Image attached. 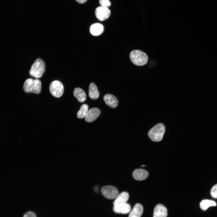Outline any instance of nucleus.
<instances>
[{
    "label": "nucleus",
    "instance_id": "obj_1",
    "mask_svg": "<svg viewBox=\"0 0 217 217\" xmlns=\"http://www.w3.org/2000/svg\"><path fill=\"white\" fill-rule=\"evenodd\" d=\"M165 130L164 125L162 123H158L149 131L148 136L152 141L159 142L162 140Z\"/></svg>",
    "mask_w": 217,
    "mask_h": 217
},
{
    "label": "nucleus",
    "instance_id": "obj_2",
    "mask_svg": "<svg viewBox=\"0 0 217 217\" xmlns=\"http://www.w3.org/2000/svg\"><path fill=\"white\" fill-rule=\"evenodd\" d=\"M41 83L40 80L31 78L26 80L23 85L24 91L27 93H39L41 91Z\"/></svg>",
    "mask_w": 217,
    "mask_h": 217
},
{
    "label": "nucleus",
    "instance_id": "obj_3",
    "mask_svg": "<svg viewBox=\"0 0 217 217\" xmlns=\"http://www.w3.org/2000/svg\"><path fill=\"white\" fill-rule=\"evenodd\" d=\"M130 59L132 62L136 65L141 66L146 64L148 57L144 52L139 50L132 51L130 55Z\"/></svg>",
    "mask_w": 217,
    "mask_h": 217
},
{
    "label": "nucleus",
    "instance_id": "obj_4",
    "mask_svg": "<svg viewBox=\"0 0 217 217\" xmlns=\"http://www.w3.org/2000/svg\"><path fill=\"white\" fill-rule=\"evenodd\" d=\"M45 70V65L43 61L40 58H37L31 66L29 71L30 74L36 78L41 77Z\"/></svg>",
    "mask_w": 217,
    "mask_h": 217
},
{
    "label": "nucleus",
    "instance_id": "obj_5",
    "mask_svg": "<svg viewBox=\"0 0 217 217\" xmlns=\"http://www.w3.org/2000/svg\"><path fill=\"white\" fill-rule=\"evenodd\" d=\"M49 89L52 95L56 97H60L63 93V85L61 82L58 80L52 81L50 85Z\"/></svg>",
    "mask_w": 217,
    "mask_h": 217
},
{
    "label": "nucleus",
    "instance_id": "obj_6",
    "mask_svg": "<svg viewBox=\"0 0 217 217\" xmlns=\"http://www.w3.org/2000/svg\"><path fill=\"white\" fill-rule=\"evenodd\" d=\"M101 192L105 197L109 199H115L118 195V191L117 188L111 185L103 187L101 189Z\"/></svg>",
    "mask_w": 217,
    "mask_h": 217
},
{
    "label": "nucleus",
    "instance_id": "obj_7",
    "mask_svg": "<svg viewBox=\"0 0 217 217\" xmlns=\"http://www.w3.org/2000/svg\"><path fill=\"white\" fill-rule=\"evenodd\" d=\"M95 13L96 18L99 20L103 21L108 18L110 11L108 8L100 6L96 8Z\"/></svg>",
    "mask_w": 217,
    "mask_h": 217
},
{
    "label": "nucleus",
    "instance_id": "obj_8",
    "mask_svg": "<svg viewBox=\"0 0 217 217\" xmlns=\"http://www.w3.org/2000/svg\"><path fill=\"white\" fill-rule=\"evenodd\" d=\"M100 114V111L96 108H92L88 111L85 117V121L87 122H92L97 118Z\"/></svg>",
    "mask_w": 217,
    "mask_h": 217
},
{
    "label": "nucleus",
    "instance_id": "obj_9",
    "mask_svg": "<svg viewBox=\"0 0 217 217\" xmlns=\"http://www.w3.org/2000/svg\"><path fill=\"white\" fill-rule=\"evenodd\" d=\"M129 198L128 193L126 192H123L118 195L114 201V206L118 207L125 204Z\"/></svg>",
    "mask_w": 217,
    "mask_h": 217
},
{
    "label": "nucleus",
    "instance_id": "obj_10",
    "mask_svg": "<svg viewBox=\"0 0 217 217\" xmlns=\"http://www.w3.org/2000/svg\"><path fill=\"white\" fill-rule=\"evenodd\" d=\"M167 214L166 207L161 204H159L154 208L153 217H167Z\"/></svg>",
    "mask_w": 217,
    "mask_h": 217
},
{
    "label": "nucleus",
    "instance_id": "obj_11",
    "mask_svg": "<svg viewBox=\"0 0 217 217\" xmlns=\"http://www.w3.org/2000/svg\"><path fill=\"white\" fill-rule=\"evenodd\" d=\"M134 178L138 181H142L146 179L148 176V172L142 169H137L134 170L132 173Z\"/></svg>",
    "mask_w": 217,
    "mask_h": 217
},
{
    "label": "nucleus",
    "instance_id": "obj_12",
    "mask_svg": "<svg viewBox=\"0 0 217 217\" xmlns=\"http://www.w3.org/2000/svg\"><path fill=\"white\" fill-rule=\"evenodd\" d=\"M103 99L105 103L111 108H115L118 105V101L117 99L112 94H106L104 96Z\"/></svg>",
    "mask_w": 217,
    "mask_h": 217
},
{
    "label": "nucleus",
    "instance_id": "obj_13",
    "mask_svg": "<svg viewBox=\"0 0 217 217\" xmlns=\"http://www.w3.org/2000/svg\"><path fill=\"white\" fill-rule=\"evenodd\" d=\"M104 30L103 25L99 23H95L92 24L90 27V31L92 35L97 36L101 34Z\"/></svg>",
    "mask_w": 217,
    "mask_h": 217
},
{
    "label": "nucleus",
    "instance_id": "obj_14",
    "mask_svg": "<svg viewBox=\"0 0 217 217\" xmlns=\"http://www.w3.org/2000/svg\"><path fill=\"white\" fill-rule=\"evenodd\" d=\"M143 211V207L140 203L136 204L130 212L128 217H140Z\"/></svg>",
    "mask_w": 217,
    "mask_h": 217
},
{
    "label": "nucleus",
    "instance_id": "obj_15",
    "mask_svg": "<svg viewBox=\"0 0 217 217\" xmlns=\"http://www.w3.org/2000/svg\"><path fill=\"white\" fill-rule=\"evenodd\" d=\"M73 94L80 102H83L86 99V96L85 92L80 88H75L74 90Z\"/></svg>",
    "mask_w": 217,
    "mask_h": 217
},
{
    "label": "nucleus",
    "instance_id": "obj_16",
    "mask_svg": "<svg viewBox=\"0 0 217 217\" xmlns=\"http://www.w3.org/2000/svg\"><path fill=\"white\" fill-rule=\"evenodd\" d=\"M89 95L93 99H96L99 98V92L96 86L93 83H91L89 85Z\"/></svg>",
    "mask_w": 217,
    "mask_h": 217
},
{
    "label": "nucleus",
    "instance_id": "obj_17",
    "mask_svg": "<svg viewBox=\"0 0 217 217\" xmlns=\"http://www.w3.org/2000/svg\"><path fill=\"white\" fill-rule=\"evenodd\" d=\"M131 209V207L130 204L126 203L123 205L118 207L114 206L113 210L117 213L126 214L129 213Z\"/></svg>",
    "mask_w": 217,
    "mask_h": 217
},
{
    "label": "nucleus",
    "instance_id": "obj_18",
    "mask_svg": "<svg viewBox=\"0 0 217 217\" xmlns=\"http://www.w3.org/2000/svg\"><path fill=\"white\" fill-rule=\"evenodd\" d=\"M216 205V203L212 200H204L200 203V208L203 210H206L209 207L211 206H215Z\"/></svg>",
    "mask_w": 217,
    "mask_h": 217
},
{
    "label": "nucleus",
    "instance_id": "obj_19",
    "mask_svg": "<svg viewBox=\"0 0 217 217\" xmlns=\"http://www.w3.org/2000/svg\"><path fill=\"white\" fill-rule=\"evenodd\" d=\"M88 106L87 104H83L77 112V117L79 118H83L85 117L88 111Z\"/></svg>",
    "mask_w": 217,
    "mask_h": 217
},
{
    "label": "nucleus",
    "instance_id": "obj_20",
    "mask_svg": "<svg viewBox=\"0 0 217 217\" xmlns=\"http://www.w3.org/2000/svg\"><path fill=\"white\" fill-rule=\"evenodd\" d=\"M211 195L214 198H217V184L212 188L211 190Z\"/></svg>",
    "mask_w": 217,
    "mask_h": 217
},
{
    "label": "nucleus",
    "instance_id": "obj_21",
    "mask_svg": "<svg viewBox=\"0 0 217 217\" xmlns=\"http://www.w3.org/2000/svg\"><path fill=\"white\" fill-rule=\"evenodd\" d=\"M99 3L101 6L107 8L110 6L111 5L109 0H99Z\"/></svg>",
    "mask_w": 217,
    "mask_h": 217
},
{
    "label": "nucleus",
    "instance_id": "obj_22",
    "mask_svg": "<svg viewBox=\"0 0 217 217\" xmlns=\"http://www.w3.org/2000/svg\"><path fill=\"white\" fill-rule=\"evenodd\" d=\"M23 217H36L35 214L31 211L26 213L23 215Z\"/></svg>",
    "mask_w": 217,
    "mask_h": 217
},
{
    "label": "nucleus",
    "instance_id": "obj_23",
    "mask_svg": "<svg viewBox=\"0 0 217 217\" xmlns=\"http://www.w3.org/2000/svg\"><path fill=\"white\" fill-rule=\"evenodd\" d=\"M87 0H76L79 3L83 4Z\"/></svg>",
    "mask_w": 217,
    "mask_h": 217
},
{
    "label": "nucleus",
    "instance_id": "obj_24",
    "mask_svg": "<svg viewBox=\"0 0 217 217\" xmlns=\"http://www.w3.org/2000/svg\"><path fill=\"white\" fill-rule=\"evenodd\" d=\"M144 166H145V165H142V167Z\"/></svg>",
    "mask_w": 217,
    "mask_h": 217
}]
</instances>
